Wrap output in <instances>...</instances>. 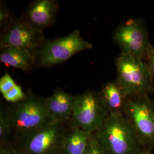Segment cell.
<instances>
[{
  "mask_svg": "<svg viewBox=\"0 0 154 154\" xmlns=\"http://www.w3.org/2000/svg\"><path fill=\"white\" fill-rule=\"evenodd\" d=\"M109 115L99 93L87 90L76 95L70 122L85 131L94 134Z\"/></svg>",
  "mask_w": 154,
  "mask_h": 154,
  "instance_id": "8992f818",
  "label": "cell"
},
{
  "mask_svg": "<svg viewBox=\"0 0 154 154\" xmlns=\"http://www.w3.org/2000/svg\"><path fill=\"white\" fill-rule=\"evenodd\" d=\"M46 41L43 30L35 28L23 16L11 22L1 36L0 46L1 49L18 48L37 54Z\"/></svg>",
  "mask_w": 154,
  "mask_h": 154,
  "instance_id": "9c48e42d",
  "label": "cell"
},
{
  "mask_svg": "<svg viewBox=\"0 0 154 154\" xmlns=\"http://www.w3.org/2000/svg\"><path fill=\"white\" fill-rule=\"evenodd\" d=\"M0 154H23L20 149H16L8 146L7 143H1Z\"/></svg>",
  "mask_w": 154,
  "mask_h": 154,
  "instance_id": "ffe728a7",
  "label": "cell"
},
{
  "mask_svg": "<svg viewBox=\"0 0 154 154\" xmlns=\"http://www.w3.org/2000/svg\"><path fill=\"white\" fill-rule=\"evenodd\" d=\"M116 80L127 97L138 94H154L152 78L143 60L121 53L116 58Z\"/></svg>",
  "mask_w": 154,
  "mask_h": 154,
  "instance_id": "277c9868",
  "label": "cell"
},
{
  "mask_svg": "<svg viewBox=\"0 0 154 154\" xmlns=\"http://www.w3.org/2000/svg\"><path fill=\"white\" fill-rule=\"evenodd\" d=\"M62 154V152H59V153H58V154Z\"/></svg>",
  "mask_w": 154,
  "mask_h": 154,
  "instance_id": "603a6c76",
  "label": "cell"
},
{
  "mask_svg": "<svg viewBox=\"0 0 154 154\" xmlns=\"http://www.w3.org/2000/svg\"><path fill=\"white\" fill-rule=\"evenodd\" d=\"M99 93L109 114L124 115L127 97L116 80L105 83Z\"/></svg>",
  "mask_w": 154,
  "mask_h": 154,
  "instance_id": "7c38bea8",
  "label": "cell"
},
{
  "mask_svg": "<svg viewBox=\"0 0 154 154\" xmlns=\"http://www.w3.org/2000/svg\"><path fill=\"white\" fill-rule=\"evenodd\" d=\"M152 154V151H151L149 149H144L142 152H141L140 154Z\"/></svg>",
  "mask_w": 154,
  "mask_h": 154,
  "instance_id": "7402d4cb",
  "label": "cell"
},
{
  "mask_svg": "<svg viewBox=\"0 0 154 154\" xmlns=\"http://www.w3.org/2000/svg\"><path fill=\"white\" fill-rule=\"evenodd\" d=\"M58 3L54 0H35L28 6L23 17L35 28L43 30L55 21Z\"/></svg>",
  "mask_w": 154,
  "mask_h": 154,
  "instance_id": "30bf717a",
  "label": "cell"
},
{
  "mask_svg": "<svg viewBox=\"0 0 154 154\" xmlns=\"http://www.w3.org/2000/svg\"><path fill=\"white\" fill-rule=\"evenodd\" d=\"M91 134L72 125L70 122L63 137L62 153L85 154Z\"/></svg>",
  "mask_w": 154,
  "mask_h": 154,
  "instance_id": "5bb4252c",
  "label": "cell"
},
{
  "mask_svg": "<svg viewBox=\"0 0 154 154\" xmlns=\"http://www.w3.org/2000/svg\"><path fill=\"white\" fill-rule=\"evenodd\" d=\"M149 94L127 97L124 116L145 149L154 150V99Z\"/></svg>",
  "mask_w": 154,
  "mask_h": 154,
  "instance_id": "3957f363",
  "label": "cell"
},
{
  "mask_svg": "<svg viewBox=\"0 0 154 154\" xmlns=\"http://www.w3.org/2000/svg\"><path fill=\"white\" fill-rule=\"evenodd\" d=\"M93 47L77 29L65 37L46 41L39 49L36 66L50 67L63 63L73 55Z\"/></svg>",
  "mask_w": 154,
  "mask_h": 154,
  "instance_id": "5b68a950",
  "label": "cell"
},
{
  "mask_svg": "<svg viewBox=\"0 0 154 154\" xmlns=\"http://www.w3.org/2000/svg\"><path fill=\"white\" fill-rule=\"evenodd\" d=\"M144 61H145L149 67L154 84V46L152 45L147 52Z\"/></svg>",
  "mask_w": 154,
  "mask_h": 154,
  "instance_id": "d6986e66",
  "label": "cell"
},
{
  "mask_svg": "<svg viewBox=\"0 0 154 154\" xmlns=\"http://www.w3.org/2000/svg\"><path fill=\"white\" fill-rule=\"evenodd\" d=\"M11 17L10 12L7 10V9L4 6H1L0 8V25L1 26H4L9 20Z\"/></svg>",
  "mask_w": 154,
  "mask_h": 154,
  "instance_id": "44dd1931",
  "label": "cell"
},
{
  "mask_svg": "<svg viewBox=\"0 0 154 154\" xmlns=\"http://www.w3.org/2000/svg\"><path fill=\"white\" fill-rule=\"evenodd\" d=\"M70 122H53L20 140L23 154H57L61 152L63 137Z\"/></svg>",
  "mask_w": 154,
  "mask_h": 154,
  "instance_id": "ba28073f",
  "label": "cell"
},
{
  "mask_svg": "<svg viewBox=\"0 0 154 154\" xmlns=\"http://www.w3.org/2000/svg\"><path fill=\"white\" fill-rule=\"evenodd\" d=\"M84 154H107L94 134H92Z\"/></svg>",
  "mask_w": 154,
  "mask_h": 154,
  "instance_id": "e0dca14e",
  "label": "cell"
},
{
  "mask_svg": "<svg viewBox=\"0 0 154 154\" xmlns=\"http://www.w3.org/2000/svg\"><path fill=\"white\" fill-rule=\"evenodd\" d=\"M5 108L11 134L19 140L55 122L50 114L46 98L39 97L31 90L26 92L22 100L5 106Z\"/></svg>",
  "mask_w": 154,
  "mask_h": 154,
  "instance_id": "6da1fadb",
  "label": "cell"
},
{
  "mask_svg": "<svg viewBox=\"0 0 154 154\" xmlns=\"http://www.w3.org/2000/svg\"><path fill=\"white\" fill-rule=\"evenodd\" d=\"M16 83L14 81L11 75L8 73L5 72L0 78V92L2 95L6 93L13 88Z\"/></svg>",
  "mask_w": 154,
  "mask_h": 154,
  "instance_id": "ac0fdd59",
  "label": "cell"
},
{
  "mask_svg": "<svg viewBox=\"0 0 154 154\" xmlns=\"http://www.w3.org/2000/svg\"><path fill=\"white\" fill-rule=\"evenodd\" d=\"M112 39L121 53L143 60L152 45L145 20L140 17L130 18L119 25L112 33Z\"/></svg>",
  "mask_w": 154,
  "mask_h": 154,
  "instance_id": "52a82bcc",
  "label": "cell"
},
{
  "mask_svg": "<svg viewBox=\"0 0 154 154\" xmlns=\"http://www.w3.org/2000/svg\"><path fill=\"white\" fill-rule=\"evenodd\" d=\"M26 93H24L22 88L20 85H16L6 93L2 95L3 98L6 102L10 103H14L20 102L25 98Z\"/></svg>",
  "mask_w": 154,
  "mask_h": 154,
  "instance_id": "2e32d148",
  "label": "cell"
},
{
  "mask_svg": "<svg viewBox=\"0 0 154 154\" xmlns=\"http://www.w3.org/2000/svg\"><path fill=\"white\" fill-rule=\"evenodd\" d=\"M94 134L107 154H139L145 149L124 115L109 114Z\"/></svg>",
  "mask_w": 154,
  "mask_h": 154,
  "instance_id": "7a4b0ae2",
  "label": "cell"
},
{
  "mask_svg": "<svg viewBox=\"0 0 154 154\" xmlns=\"http://www.w3.org/2000/svg\"><path fill=\"white\" fill-rule=\"evenodd\" d=\"M37 54L29 50L14 48L1 49L0 61L23 72L30 71L36 64Z\"/></svg>",
  "mask_w": 154,
  "mask_h": 154,
  "instance_id": "4fadbf2b",
  "label": "cell"
},
{
  "mask_svg": "<svg viewBox=\"0 0 154 154\" xmlns=\"http://www.w3.org/2000/svg\"><path fill=\"white\" fill-rule=\"evenodd\" d=\"M75 97L62 89L57 88L50 96L46 98L48 109L54 122L71 121Z\"/></svg>",
  "mask_w": 154,
  "mask_h": 154,
  "instance_id": "8fae6325",
  "label": "cell"
},
{
  "mask_svg": "<svg viewBox=\"0 0 154 154\" xmlns=\"http://www.w3.org/2000/svg\"><path fill=\"white\" fill-rule=\"evenodd\" d=\"M11 134V124L6 110L5 106H1L0 111V138L1 141Z\"/></svg>",
  "mask_w": 154,
  "mask_h": 154,
  "instance_id": "9a60e30c",
  "label": "cell"
}]
</instances>
